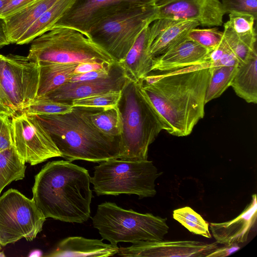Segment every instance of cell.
Returning a JSON list of instances; mask_svg holds the SVG:
<instances>
[{
    "label": "cell",
    "instance_id": "484cf974",
    "mask_svg": "<svg viewBox=\"0 0 257 257\" xmlns=\"http://www.w3.org/2000/svg\"><path fill=\"white\" fill-rule=\"evenodd\" d=\"M26 169L14 146L0 152V194L13 181L23 179Z\"/></svg>",
    "mask_w": 257,
    "mask_h": 257
},
{
    "label": "cell",
    "instance_id": "e575fe53",
    "mask_svg": "<svg viewBox=\"0 0 257 257\" xmlns=\"http://www.w3.org/2000/svg\"><path fill=\"white\" fill-rule=\"evenodd\" d=\"M14 146L12 119L0 115V152Z\"/></svg>",
    "mask_w": 257,
    "mask_h": 257
},
{
    "label": "cell",
    "instance_id": "b9f144b4",
    "mask_svg": "<svg viewBox=\"0 0 257 257\" xmlns=\"http://www.w3.org/2000/svg\"><path fill=\"white\" fill-rule=\"evenodd\" d=\"M1 250V245H0V250Z\"/></svg>",
    "mask_w": 257,
    "mask_h": 257
},
{
    "label": "cell",
    "instance_id": "d6a6232c",
    "mask_svg": "<svg viewBox=\"0 0 257 257\" xmlns=\"http://www.w3.org/2000/svg\"><path fill=\"white\" fill-rule=\"evenodd\" d=\"M256 19L251 15L233 12L229 13L228 22L238 34H245L255 31L254 27Z\"/></svg>",
    "mask_w": 257,
    "mask_h": 257
},
{
    "label": "cell",
    "instance_id": "3957f363",
    "mask_svg": "<svg viewBox=\"0 0 257 257\" xmlns=\"http://www.w3.org/2000/svg\"><path fill=\"white\" fill-rule=\"evenodd\" d=\"M34 115L66 160L101 163L118 159L119 137H109L98 131L78 107L64 114Z\"/></svg>",
    "mask_w": 257,
    "mask_h": 257
},
{
    "label": "cell",
    "instance_id": "9c48e42d",
    "mask_svg": "<svg viewBox=\"0 0 257 257\" xmlns=\"http://www.w3.org/2000/svg\"><path fill=\"white\" fill-rule=\"evenodd\" d=\"M39 65L27 57L0 54V115L23 112L37 96Z\"/></svg>",
    "mask_w": 257,
    "mask_h": 257
},
{
    "label": "cell",
    "instance_id": "836d02e7",
    "mask_svg": "<svg viewBox=\"0 0 257 257\" xmlns=\"http://www.w3.org/2000/svg\"><path fill=\"white\" fill-rule=\"evenodd\" d=\"M225 13L233 12L247 13L256 19L257 16V0H221Z\"/></svg>",
    "mask_w": 257,
    "mask_h": 257
},
{
    "label": "cell",
    "instance_id": "4316f807",
    "mask_svg": "<svg viewBox=\"0 0 257 257\" xmlns=\"http://www.w3.org/2000/svg\"><path fill=\"white\" fill-rule=\"evenodd\" d=\"M223 38L227 48L238 63L242 62L256 49L255 31L248 34H238L228 21L223 24Z\"/></svg>",
    "mask_w": 257,
    "mask_h": 257
},
{
    "label": "cell",
    "instance_id": "7c38bea8",
    "mask_svg": "<svg viewBox=\"0 0 257 257\" xmlns=\"http://www.w3.org/2000/svg\"><path fill=\"white\" fill-rule=\"evenodd\" d=\"M158 1L73 0L53 28H71L86 36L90 29L107 16L132 7L155 4Z\"/></svg>",
    "mask_w": 257,
    "mask_h": 257
},
{
    "label": "cell",
    "instance_id": "44dd1931",
    "mask_svg": "<svg viewBox=\"0 0 257 257\" xmlns=\"http://www.w3.org/2000/svg\"><path fill=\"white\" fill-rule=\"evenodd\" d=\"M58 0H36L17 13L3 19L10 43L16 44L19 39L46 10Z\"/></svg>",
    "mask_w": 257,
    "mask_h": 257
},
{
    "label": "cell",
    "instance_id": "74e56055",
    "mask_svg": "<svg viewBox=\"0 0 257 257\" xmlns=\"http://www.w3.org/2000/svg\"><path fill=\"white\" fill-rule=\"evenodd\" d=\"M114 63L111 64L108 63L90 62L80 63L78 64L75 67L74 75L85 73L90 71L101 69L111 66Z\"/></svg>",
    "mask_w": 257,
    "mask_h": 257
},
{
    "label": "cell",
    "instance_id": "2e32d148",
    "mask_svg": "<svg viewBox=\"0 0 257 257\" xmlns=\"http://www.w3.org/2000/svg\"><path fill=\"white\" fill-rule=\"evenodd\" d=\"M211 51L186 38L165 53L154 58L152 71L171 72L209 62Z\"/></svg>",
    "mask_w": 257,
    "mask_h": 257
},
{
    "label": "cell",
    "instance_id": "8992f818",
    "mask_svg": "<svg viewBox=\"0 0 257 257\" xmlns=\"http://www.w3.org/2000/svg\"><path fill=\"white\" fill-rule=\"evenodd\" d=\"M27 57L39 66L52 63L117 62L81 32L65 27L53 28L35 38Z\"/></svg>",
    "mask_w": 257,
    "mask_h": 257
},
{
    "label": "cell",
    "instance_id": "f1b7e54d",
    "mask_svg": "<svg viewBox=\"0 0 257 257\" xmlns=\"http://www.w3.org/2000/svg\"><path fill=\"white\" fill-rule=\"evenodd\" d=\"M173 216L189 231L195 234L210 238L208 224L198 213L190 207H184L173 211Z\"/></svg>",
    "mask_w": 257,
    "mask_h": 257
},
{
    "label": "cell",
    "instance_id": "ba28073f",
    "mask_svg": "<svg viewBox=\"0 0 257 257\" xmlns=\"http://www.w3.org/2000/svg\"><path fill=\"white\" fill-rule=\"evenodd\" d=\"M152 161L112 159L94 167L91 183L97 196L135 194L140 198L156 193L155 181L161 175Z\"/></svg>",
    "mask_w": 257,
    "mask_h": 257
},
{
    "label": "cell",
    "instance_id": "9a60e30c",
    "mask_svg": "<svg viewBox=\"0 0 257 257\" xmlns=\"http://www.w3.org/2000/svg\"><path fill=\"white\" fill-rule=\"evenodd\" d=\"M118 62L110 74L102 79L78 82H67L46 95L55 101L71 103L75 99L109 91L122 90L128 80Z\"/></svg>",
    "mask_w": 257,
    "mask_h": 257
},
{
    "label": "cell",
    "instance_id": "5b68a950",
    "mask_svg": "<svg viewBox=\"0 0 257 257\" xmlns=\"http://www.w3.org/2000/svg\"><path fill=\"white\" fill-rule=\"evenodd\" d=\"M92 221L102 239L115 245L162 240L169 230L166 218L125 209L110 202L98 205Z\"/></svg>",
    "mask_w": 257,
    "mask_h": 257
},
{
    "label": "cell",
    "instance_id": "cb8c5ba5",
    "mask_svg": "<svg viewBox=\"0 0 257 257\" xmlns=\"http://www.w3.org/2000/svg\"><path fill=\"white\" fill-rule=\"evenodd\" d=\"M77 64L52 63L39 66L37 96L46 95L69 81Z\"/></svg>",
    "mask_w": 257,
    "mask_h": 257
},
{
    "label": "cell",
    "instance_id": "6da1fadb",
    "mask_svg": "<svg viewBox=\"0 0 257 257\" xmlns=\"http://www.w3.org/2000/svg\"><path fill=\"white\" fill-rule=\"evenodd\" d=\"M140 81L141 93L159 116L164 130L176 137L189 135L205 114L209 62Z\"/></svg>",
    "mask_w": 257,
    "mask_h": 257
},
{
    "label": "cell",
    "instance_id": "f35d334b",
    "mask_svg": "<svg viewBox=\"0 0 257 257\" xmlns=\"http://www.w3.org/2000/svg\"><path fill=\"white\" fill-rule=\"evenodd\" d=\"M240 246L238 243H234L230 244H226L224 246L218 247L207 257H224L232 254L239 250Z\"/></svg>",
    "mask_w": 257,
    "mask_h": 257
},
{
    "label": "cell",
    "instance_id": "d6986e66",
    "mask_svg": "<svg viewBox=\"0 0 257 257\" xmlns=\"http://www.w3.org/2000/svg\"><path fill=\"white\" fill-rule=\"evenodd\" d=\"M118 248L117 245L106 244L102 240L71 236L61 240L46 256L107 257L116 254Z\"/></svg>",
    "mask_w": 257,
    "mask_h": 257
},
{
    "label": "cell",
    "instance_id": "d590c367",
    "mask_svg": "<svg viewBox=\"0 0 257 257\" xmlns=\"http://www.w3.org/2000/svg\"><path fill=\"white\" fill-rule=\"evenodd\" d=\"M116 63L101 69L74 75L68 82L90 81L104 78L110 74Z\"/></svg>",
    "mask_w": 257,
    "mask_h": 257
},
{
    "label": "cell",
    "instance_id": "5bb4252c",
    "mask_svg": "<svg viewBox=\"0 0 257 257\" xmlns=\"http://www.w3.org/2000/svg\"><path fill=\"white\" fill-rule=\"evenodd\" d=\"M217 244L194 240L144 241L119 247L116 254L124 257H207L218 247Z\"/></svg>",
    "mask_w": 257,
    "mask_h": 257
},
{
    "label": "cell",
    "instance_id": "8fae6325",
    "mask_svg": "<svg viewBox=\"0 0 257 257\" xmlns=\"http://www.w3.org/2000/svg\"><path fill=\"white\" fill-rule=\"evenodd\" d=\"M11 118L14 146L25 163L33 166L62 157L49 133L34 115L23 111Z\"/></svg>",
    "mask_w": 257,
    "mask_h": 257
},
{
    "label": "cell",
    "instance_id": "ffe728a7",
    "mask_svg": "<svg viewBox=\"0 0 257 257\" xmlns=\"http://www.w3.org/2000/svg\"><path fill=\"white\" fill-rule=\"evenodd\" d=\"M150 25L141 32L124 59L118 62L126 76L137 82L152 71L153 58L149 54Z\"/></svg>",
    "mask_w": 257,
    "mask_h": 257
},
{
    "label": "cell",
    "instance_id": "f546056e",
    "mask_svg": "<svg viewBox=\"0 0 257 257\" xmlns=\"http://www.w3.org/2000/svg\"><path fill=\"white\" fill-rule=\"evenodd\" d=\"M73 107L71 103L55 101L43 95L37 96L24 111L33 115L58 114L69 112Z\"/></svg>",
    "mask_w": 257,
    "mask_h": 257
},
{
    "label": "cell",
    "instance_id": "4fadbf2b",
    "mask_svg": "<svg viewBox=\"0 0 257 257\" xmlns=\"http://www.w3.org/2000/svg\"><path fill=\"white\" fill-rule=\"evenodd\" d=\"M158 19L194 21L202 27L221 26L225 14L219 0H158Z\"/></svg>",
    "mask_w": 257,
    "mask_h": 257
},
{
    "label": "cell",
    "instance_id": "ac0fdd59",
    "mask_svg": "<svg viewBox=\"0 0 257 257\" xmlns=\"http://www.w3.org/2000/svg\"><path fill=\"white\" fill-rule=\"evenodd\" d=\"M257 218L256 194L250 202L235 218L223 222L211 223L210 229L217 243L224 245L245 242Z\"/></svg>",
    "mask_w": 257,
    "mask_h": 257
},
{
    "label": "cell",
    "instance_id": "ab89813d",
    "mask_svg": "<svg viewBox=\"0 0 257 257\" xmlns=\"http://www.w3.org/2000/svg\"><path fill=\"white\" fill-rule=\"evenodd\" d=\"M10 44L5 32L4 20L0 18V48Z\"/></svg>",
    "mask_w": 257,
    "mask_h": 257
},
{
    "label": "cell",
    "instance_id": "30bf717a",
    "mask_svg": "<svg viewBox=\"0 0 257 257\" xmlns=\"http://www.w3.org/2000/svg\"><path fill=\"white\" fill-rule=\"evenodd\" d=\"M46 218L33 199L10 189L0 196V245L24 238L32 241L43 228Z\"/></svg>",
    "mask_w": 257,
    "mask_h": 257
},
{
    "label": "cell",
    "instance_id": "83f0119b",
    "mask_svg": "<svg viewBox=\"0 0 257 257\" xmlns=\"http://www.w3.org/2000/svg\"><path fill=\"white\" fill-rule=\"evenodd\" d=\"M238 64L211 66V74L206 91L205 102L220 96L231 85Z\"/></svg>",
    "mask_w": 257,
    "mask_h": 257
},
{
    "label": "cell",
    "instance_id": "277c9868",
    "mask_svg": "<svg viewBox=\"0 0 257 257\" xmlns=\"http://www.w3.org/2000/svg\"><path fill=\"white\" fill-rule=\"evenodd\" d=\"M118 106L122 124L118 159L148 160L150 145L164 128L157 113L141 93L140 81H127Z\"/></svg>",
    "mask_w": 257,
    "mask_h": 257
},
{
    "label": "cell",
    "instance_id": "603a6c76",
    "mask_svg": "<svg viewBox=\"0 0 257 257\" xmlns=\"http://www.w3.org/2000/svg\"><path fill=\"white\" fill-rule=\"evenodd\" d=\"M78 107L85 118L98 131L109 137H119L122 124L118 105L104 108Z\"/></svg>",
    "mask_w": 257,
    "mask_h": 257
},
{
    "label": "cell",
    "instance_id": "7a4b0ae2",
    "mask_svg": "<svg viewBox=\"0 0 257 257\" xmlns=\"http://www.w3.org/2000/svg\"><path fill=\"white\" fill-rule=\"evenodd\" d=\"M87 170L69 161H54L35 176L33 199L46 218L82 223L90 217L93 197Z\"/></svg>",
    "mask_w": 257,
    "mask_h": 257
},
{
    "label": "cell",
    "instance_id": "4dcf8cb0",
    "mask_svg": "<svg viewBox=\"0 0 257 257\" xmlns=\"http://www.w3.org/2000/svg\"><path fill=\"white\" fill-rule=\"evenodd\" d=\"M122 90L109 91L75 99L71 101L73 107L104 108L118 105Z\"/></svg>",
    "mask_w": 257,
    "mask_h": 257
},
{
    "label": "cell",
    "instance_id": "e0dca14e",
    "mask_svg": "<svg viewBox=\"0 0 257 257\" xmlns=\"http://www.w3.org/2000/svg\"><path fill=\"white\" fill-rule=\"evenodd\" d=\"M150 25V46L152 58L159 56L187 38L189 32L200 26L194 21L157 19Z\"/></svg>",
    "mask_w": 257,
    "mask_h": 257
},
{
    "label": "cell",
    "instance_id": "52a82bcc",
    "mask_svg": "<svg viewBox=\"0 0 257 257\" xmlns=\"http://www.w3.org/2000/svg\"><path fill=\"white\" fill-rule=\"evenodd\" d=\"M157 19L155 4L132 7L104 17L90 29L86 37L120 62L142 30Z\"/></svg>",
    "mask_w": 257,
    "mask_h": 257
},
{
    "label": "cell",
    "instance_id": "1f68e13d",
    "mask_svg": "<svg viewBox=\"0 0 257 257\" xmlns=\"http://www.w3.org/2000/svg\"><path fill=\"white\" fill-rule=\"evenodd\" d=\"M223 36V31H220L217 27H213L207 29H192L188 33L187 38L211 52L219 45Z\"/></svg>",
    "mask_w": 257,
    "mask_h": 257
},
{
    "label": "cell",
    "instance_id": "d4e9b609",
    "mask_svg": "<svg viewBox=\"0 0 257 257\" xmlns=\"http://www.w3.org/2000/svg\"><path fill=\"white\" fill-rule=\"evenodd\" d=\"M72 1L58 0L34 23L19 39L16 44H28L52 29Z\"/></svg>",
    "mask_w": 257,
    "mask_h": 257
},
{
    "label": "cell",
    "instance_id": "60d3db41",
    "mask_svg": "<svg viewBox=\"0 0 257 257\" xmlns=\"http://www.w3.org/2000/svg\"><path fill=\"white\" fill-rule=\"evenodd\" d=\"M10 0H0V11L7 5Z\"/></svg>",
    "mask_w": 257,
    "mask_h": 257
},
{
    "label": "cell",
    "instance_id": "8d00e7d4",
    "mask_svg": "<svg viewBox=\"0 0 257 257\" xmlns=\"http://www.w3.org/2000/svg\"><path fill=\"white\" fill-rule=\"evenodd\" d=\"M36 0H10L0 11V18L4 19L17 13Z\"/></svg>",
    "mask_w": 257,
    "mask_h": 257
},
{
    "label": "cell",
    "instance_id": "7402d4cb",
    "mask_svg": "<svg viewBox=\"0 0 257 257\" xmlns=\"http://www.w3.org/2000/svg\"><path fill=\"white\" fill-rule=\"evenodd\" d=\"M257 52L252 51L239 63L230 86L236 94L247 103H257Z\"/></svg>",
    "mask_w": 257,
    "mask_h": 257
}]
</instances>
